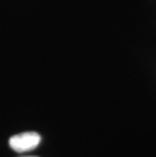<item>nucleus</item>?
I'll return each instance as SVG.
<instances>
[{
    "label": "nucleus",
    "mask_w": 156,
    "mask_h": 157,
    "mask_svg": "<svg viewBox=\"0 0 156 157\" xmlns=\"http://www.w3.org/2000/svg\"><path fill=\"white\" fill-rule=\"evenodd\" d=\"M41 143V136L36 132H25L9 139V146L15 152L22 153L36 149Z\"/></svg>",
    "instance_id": "nucleus-1"
},
{
    "label": "nucleus",
    "mask_w": 156,
    "mask_h": 157,
    "mask_svg": "<svg viewBox=\"0 0 156 157\" xmlns=\"http://www.w3.org/2000/svg\"><path fill=\"white\" fill-rule=\"evenodd\" d=\"M22 157H38V156H22Z\"/></svg>",
    "instance_id": "nucleus-2"
}]
</instances>
